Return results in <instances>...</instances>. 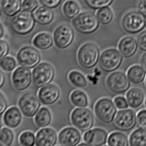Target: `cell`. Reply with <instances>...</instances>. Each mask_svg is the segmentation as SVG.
I'll return each mask as SVG.
<instances>
[{
	"mask_svg": "<svg viewBox=\"0 0 146 146\" xmlns=\"http://www.w3.org/2000/svg\"><path fill=\"white\" fill-rule=\"evenodd\" d=\"M99 48L94 43H85L79 48L77 59L79 65L84 69H91L94 67L100 59Z\"/></svg>",
	"mask_w": 146,
	"mask_h": 146,
	"instance_id": "1",
	"label": "cell"
},
{
	"mask_svg": "<svg viewBox=\"0 0 146 146\" xmlns=\"http://www.w3.org/2000/svg\"><path fill=\"white\" fill-rule=\"evenodd\" d=\"M35 21L32 13L24 10L18 13L12 19L11 28L18 35H27L34 29Z\"/></svg>",
	"mask_w": 146,
	"mask_h": 146,
	"instance_id": "2",
	"label": "cell"
},
{
	"mask_svg": "<svg viewBox=\"0 0 146 146\" xmlns=\"http://www.w3.org/2000/svg\"><path fill=\"white\" fill-rule=\"evenodd\" d=\"M73 27L80 33L89 34L94 32L98 28L99 21L97 17L90 12L80 13L72 21Z\"/></svg>",
	"mask_w": 146,
	"mask_h": 146,
	"instance_id": "3",
	"label": "cell"
},
{
	"mask_svg": "<svg viewBox=\"0 0 146 146\" xmlns=\"http://www.w3.org/2000/svg\"><path fill=\"white\" fill-rule=\"evenodd\" d=\"M116 107L111 100L107 98H102L96 103L95 114L102 123H110L115 118L117 113Z\"/></svg>",
	"mask_w": 146,
	"mask_h": 146,
	"instance_id": "4",
	"label": "cell"
},
{
	"mask_svg": "<svg viewBox=\"0 0 146 146\" xmlns=\"http://www.w3.org/2000/svg\"><path fill=\"white\" fill-rule=\"evenodd\" d=\"M33 84L37 88L51 83L55 76V70L49 63L42 62L37 65L32 73Z\"/></svg>",
	"mask_w": 146,
	"mask_h": 146,
	"instance_id": "5",
	"label": "cell"
},
{
	"mask_svg": "<svg viewBox=\"0 0 146 146\" xmlns=\"http://www.w3.org/2000/svg\"><path fill=\"white\" fill-rule=\"evenodd\" d=\"M71 120L76 128L82 131H86L90 129L94 125V115L89 109L79 108L72 111Z\"/></svg>",
	"mask_w": 146,
	"mask_h": 146,
	"instance_id": "6",
	"label": "cell"
},
{
	"mask_svg": "<svg viewBox=\"0 0 146 146\" xmlns=\"http://www.w3.org/2000/svg\"><path fill=\"white\" fill-rule=\"evenodd\" d=\"M122 56L116 49L110 48L105 50L102 53L99 59L101 68L107 72L116 70L122 63Z\"/></svg>",
	"mask_w": 146,
	"mask_h": 146,
	"instance_id": "7",
	"label": "cell"
},
{
	"mask_svg": "<svg viewBox=\"0 0 146 146\" xmlns=\"http://www.w3.org/2000/svg\"><path fill=\"white\" fill-rule=\"evenodd\" d=\"M130 81L121 72H115L109 75L106 80V85L109 91L116 94L126 92L130 87Z\"/></svg>",
	"mask_w": 146,
	"mask_h": 146,
	"instance_id": "8",
	"label": "cell"
},
{
	"mask_svg": "<svg viewBox=\"0 0 146 146\" xmlns=\"http://www.w3.org/2000/svg\"><path fill=\"white\" fill-rule=\"evenodd\" d=\"M17 58L20 65L28 69H32L36 66L41 58L39 51L30 46H26L20 49Z\"/></svg>",
	"mask_w": 146,
	"mask_h": 146,
	"instance_id": "9",
	"label": "cell"
},
{
	"mask_svg": "<svg viewBox=\"0 0 146 146\" xmlns=\"http://www.w3.org/2000/svg\"><path fill=\"white\" fill-rule=\"evenodd\" d=\"M135 113L130 109H124L119 111L113 120V126L115 129L121 131H130L136 124Z\"/></svg>",
	"mask_w": 146,
	"mask_h": 146,
	"instance_id": "10",
	"label": "cell"
},
{
	"mask_svg": "<svg viewBox=\"0 0 146 146\" xmlns=\"http://www.w3.org/2000/svg\"><path fill=\"white\" fill-rule=\"evenodd\" d=\"M40 100L35 94L26 93L19 99L18 105L23 114L25 117H34L40 107Z\"/></svg>",
	"mask_w": 146,
	"mask_h": 146,
	"instance_id": "11",
	"label": "cell"
},
{
	"mask_svg": "<svg viewBox=\"0 0 146 146\" xmlns=\"http://www.w3.org/2000/svg\"><path fill=\"white\" fill-rule=\"evenodd\" d=\"M145 17L140 12L131 11L126 13L123 18L122 25L125 30L132 34L141 31L146 25Z\"/></svg>",
	"mask_w": 146,
	"mask_h": 146,
	"instance_id": "12",
	"label": "cell"
},
{
	"mask_svg": "<svg viewBox=\"0 0 146 146\" xmlns=\"http://www.w3.org/2000/svg\"><path fill=\"white\" fill-rule=\"evenodd\" d=\"M54 40L55 46L60 49H64L72 43L74 32L71 27L68 25H59L54 32Z\"/></svg>",
	"mask_w": 146,
	"mask_h": 146,
	"instance_id": "13",
	"label": "cell"
},
{
	"mask_svg": "<svg viewBox=\"0 0 146 146\" xmlns=\"http://www.w3.org/2000/svg\"><path fill=\"white\" fill-rule=\"evenodd\" d=\"M32 75L30 70L26 67H19L12 76V82L14 88L19 91L27 89L32 82Z\"/></svg>",
	"mask_w": 146,
	"mask_h": 146,
	"instance_id": "14",
	"label": "cell"
},
{
	"mask_svg": "<svg viewBox=\"0 0 146 146\" xmlns=\"http://www.w3.org/2000/svg\"><path fill=\"white\" fill-rule=\"evenodd\" d=\"M60 96V91L56 85L48 84L42 87L38 92V97L42 104L49 106L54 104Z\"/></svg>",
	"mask_w": 146,
	"mask_h": 146,
	"instance_id": "15",
	"label": "cell"
},
{
	"mask_svg": "<svg viewBox=\"0 0 146 146\" xmlns=\"http://www.w3.org/2000/svg\"><path fill=\"white\" fill-rule=\"evenodd\" d=\"M108 137L107 132L105 130L96 128L89 130L85 132L83 139L88 145L100 146L106 143Z\"/></svg>",
	"mask_w": 146,
	"mask_h": 146,
	"instance_id": "16",
	"label": "cell"
},
{
	"mask_svg": "<svg viewBox=\"0 0 146 146\" xmlns=\"http://www.w3.org/2000/svg\"><path fill=\"white\" fill-rule=\"evenodd\" d=\"M58 139L59 143L62 146H76L81 141V135L76 128L66 127L59 132Z\"/></svg>",
	"mask_w": 146,
	"mask_h": 146,
	"instance_id": "17",
	"label": "cell"
},
{
	"mask_svg": "<svg viewBox=\"0 0 146 146\" xmlns=\"http://www.w3.org/2000/svg\"><path fill=\"white\" fill-rule=\"evenodd\" d=\"M35 137V145L38 146H54L58 140L56 131L50 128L41 129L36 133Z\"/></svg>",
	"mask_w": 146,
	"mask_h": 146,
	"instance_id": "18",
	"label": "cell"
},
{
	"mask_svg": "<svg viewBox=\"0 0 146 146\" xmlns=\"http://www.w3.org/2000/svg\"><path fill=\"white\" fill-rule=\"evenodd\" d=\"M22 115L18 108L12 107L8 108L4 113L3 121L7 127L11 129L17 128L21 123Z\"/></svg>",
	"mask_w": 146,
	"mask_h": 146,
	"instance_id": "19",
	"label": "cell"
},
{
	"mask_svg": "<svg viewBox=\"0 0 146 146\" xmlns=\"http://www.w3.org/2000/svg\"><path fill=\"white\" fill-rule=\"evenodd\" d=\"M137 45L136 41L133 37L131 36L124 37L119 44V52L124 58H130L136 52Z\"/></svg>",
	"mask_w": 146,
	"mask_h": 146,
	"instance_id": "20",
	"label": "cell"
},
{
	"mask_svg": "<svg viewBox=\"0 0 146 146\" xmlns=\"http://www.w3.org/2000/svg\"><path fill=\"white\" fill-rule=\"evenodd\" d=\"M126 98L128 105L130 107L137 108L143 103L144 100V93L139 88H132L127 92Z\"/></svg>",
	"mask_w": 146,
	"mask_h": 146,
	"instance_id": "21",
	"label": "cell"
},
{
	"mask_svg": "<svg viewBox=\"0 0 146 146\" xmlns=\"http://www.w3.org/2000/svg\"><path fill=\"white\" fill-rule=\"evenodd\" d=\"M33 16L37 23L42 25H46L52 21L54 14L50 8L46 6H41L35 10Z\"/></svg>",
	"mask_w": 146,
	"mask_h": 146,
	"instance_id": "22",
	"label": "cell"
},
{
	"mask_svg": "<svg viewBox=\"0 0 146 146\" xmlns=\"http://www.w3.org/2000/svg\"><path fill=\"white\" fill-rule=\"evenodd\" d=\"M21 0H2L1 10L3 13L8 16L13 17L18 13L21 8Z\"/></svg>",
	"mask_w": 146,
	"mask_h": 146,
	"instance_id": "23",
	"label": "cell"
},
{
	"mask_svg": "<svg viewBox=\"0 0 146 146\" xmlns=\"http://www.w3.org/2000/svg\"><path fill=\"white\" fill-rule=\"evenodd\" d=\"M34 46L41 50H46L51 47L52 45L53 40L52 36L46 32L37 34L33 39Z\"/></svg>",
	"mask_w": 146,
	"mask_h": 146,
	"instance_id": "24",
	"label": "cell"
},
{
	"mask_svg": "<svg viewBox=\"0 0 146 146\" xmlns=\"http://www.w3.org/2000/svg\"><path fill=\"white\" fill-rule=\"evenodd\" d=\"M127 75L131 82L135 84H137L143 82L145 79L146 71L141 66L134 65L129 69Z\"/></svg>",
	"mask_w": 146,
	"mask_h": 146,
	"instance_id": "25",
	"label": "cell"
},
{
	"mask_svg": "<svg viewBox=\"0 0 146 146\" xmlns=\"http://www.w3.org/2000/svg\"><path fill=\"white\" fill-rule=\"evenodd\" d=\"M52 116L49 110L46 107H42L38 111L35 116L36 124L40 128L48 126L52 121Z\"/></svg>",
	"mask_w": 146,
	"mask_h": 146,
	"instance_id": "26",
	"label": "cell"
},
{
	"mask_svg": "<svg viewBox=\"0 0 146 146\" xmlns=\"http://www.w3.org/2000/svg\"><path fill=\"white\" fill-rule=\"evenodd\" d=\"M129 145L132 146H146V128L135 130L129 138Z\"/></svg>",
	"mask_w": 146,
	"mask_h": 146,
	"instance_id": "27",
	"label": "cell"
},
{
	"mask_svg": "<svg viewBox=\"0 0 146 146\" xmlns=\"http://www.w3.org/2000/svg\"><path fill=\"white\" fill-rule=\"evenodd\" d=\"M72 104L79 108H85L88 105V100L85 93L82 90H74L70 96Z\"/></svg>",
	"mask_w": 146,
	"mask_h": 146,
	"instance_id": "28",
	"label": "cell"
},
{
	"mask_svg": "<svg viewBox=\"0 0 146 146\" xmlns=\"http://www.w3.org/2000/svg\"><path fill=\"white\" fill-rule=\"evenodd\" d=\"M108 144L111 146H127L128 137L123 133L114 132L110 134L108 139Z\"/></svg>",
	"mask_w": 146,
	"mask_h": 146,
	"instance_id": "29",
	"label": "cell"
},
{
	"mask_svg": "<svg viewBox=\"0 0 146 146\" xmlns=\"http://www.w3.org/2000/svg\"><path fill=\"white\" fill-rule=\"evenodd\" d=\"M62 10L66 17L72 19L79 13L80 8L76 1L74 0H67L64 3Z\"/></svg>",
	"mask_w": 146,
	"mask_h": 146,
	"instance_id": "30",
	"label": "cell"
},
{
	"mask_svg": "<svg viewBox=\"0 0 146 146\" xmlns=\"http://www.w3.org/2000/svg\"><path fill=\"white\" fill-rule=\"evenodd\" d=\"M68 78L71 83L76 87L83 88L87 85V81L85 76L77 71H72L69 73Z\"/></svg>",
	"mask_w": 146,
	"mask_h": 146,
	"instance_id": "31",
	"label": "cell"
},
{
	"mask_svg": "<svg viewBox=\"0 0 146 146\" xmlns=\"http://www.w3.org/2000/svg\"><path fill=\"white\" fill-rule=\"evenodd\" d=\"M96 16L100 23L106 25L109 23L111 21L113 14L111 9L106 7L100 8L97 12Z\"/></svg>",
	"mask_w": 146,
	"mask_h": 146,
	"instance_id": "32",
	"label": "cell"
},
{
	"mask_svg": "<svg viewBox=\"0 0 146 146\" xmlns=\"http://www.w3.org/2000/svg\"><path fill=\"white\" fill-rule=\"evenodd\" d=\"M14 134L11 129L7 127L1 128L0 134V141L5 146H11L14 140Z\"/></svg>",
	"mask_w": 146,
	"mask_h": 146,
	"instance_id": "33",
	"label": "cell"
},
{
	"mask_svg": "<svg viewBox=\"0 0 146 146\" xmlns=\"http://www.w3.org/2000/svg\"><path fill=\"white\" fill-rule=\"evenodd\" d=\"M36 137L32 132L24 131L20 135L19 141L20 144L24 146H33L35 143Z\"/></svg>",
	"mask_w": 146,
	"mask_h": 146,
	"instance_id": "34",
	"label": "cell"
},
{
	"mask_svg": "<svg viewBox=\"0 0 146 146\" xmlns=\"http://www.w3.org/2000/svg\"><path fill=\"white\" fill-rule=\"evenodd\" d=\"M0 65L3 70L10 72L13 71L16 68L17 62L13 57L6 56L1 59Z\"/></svg>",
	"mask_w": 146,
	"mask_h": 146,
	"instance_id": "35",
	"label": "cell"
},
{
	"mask_svg": "<svg viewBox=\"0 0 146 146\" xmlns=\"http://www.w3.org/2000/svg\"><path fill=\"white\" fill-rule=\"evenodd\" d=\"M85 4L90 8L100 9L111 5L113 0H84Z\"/></svg>",
	"mask_w": 146,
	"mask_h": 146,
	"instance_id": "36",
	"label": "cell"
},
{
	"mask_svg": "<svg viewBox=\"0 0 146 146\" xmlns=\"http://www.w3.org/2000/svg\"><path fill=\"white\" fill-rule=\"evenodd\" d=\"M38 5L37 0H23L22 8L24 11L32 12L35 11Z\"/></svg>",
	"mask_w": 146,
	"mask_h": 146,
	"instance_id": "37",
	"label": "cell"
},
{
	"mask_svg": "<svg viewBox=\"0 0 146 146\" xmlns=\"http://www.w3.org/2000/svg\"><path fill=\"white\" fill-rule=\"evenodd\" d=\"M137 123L140 128H146V110H142L138 112L137 116Z\"/></svg>",
	"mask_w": 146,
	"mask_h": 146,
	"instance_id": "38",
	"label": "cell"
},
{
	"mask_svg": "<svg viewBox=\"0 0 146 146\" xmlns=\"http://www.w3.org/2000/svg\"><path fill=\"white\" fill-rule=\"evenodd\" d=\"M113 102L116 107L118 109H126L128 107L127 100L123 96H118L115 97Z\"/></svg>",
	"mask_w": 146,
	"mask_h": 146,
	"instance_id": "39",
	"label": "cell"
},
{
	"mask_svg": "<svg viewBox=\"0 0 146 146\" xmlns=\"http://www.w3.org/2000/svg\"><path fill=\"white\" fill-rule=\"evenodd\" d=\"M137 43L141 49L146 51V31L139 35L137 37Z\"/></svg>",
	"mask_w": 146,
	"mask_h": 146,
	"instance_id": "40",
	"label": "cell"
},
{
	"mask_svg": "<svg viewBox=\"0 0 146 146\" xmlns=\"http://www.w3.org/2000/svg\"><path fill=\"white\" fill-rule=\"evenodd\" d=\"M41 3L44 6L50 8L57 7L60 4L61 0H40Z\"/></svg>",
	"mask_w": 146,
	"mask_h": 146,
	"instance_id": "41",
	"label": "cell"
},
{
	"mask_svg": "<svg viewBox=\"0 0 146 146\" xmlns=\"http://www.w3.org/2000/svg\"><path fill=\"white\" fill-rule=\"evenodd\" d=\"M1 59L5 57L9 52V47L8 44L5 41L1 40Z\"/></svg>",
	"mask_w": 146,
	"mask_h": 146,
	"instance_id": "42",
	"label": "cell"
},
{
	"mask_svg": "<svg viewBox=\"0 0 146 146\" xmlns=\"http://www.w3.org/2000/svg\"><path fill=\"white\" fill-rule=\"evenodd\" d=\"M0 100H1L0 113H1V115H2L7 108V102L5 97L1 92L0 95Z\"/></svg>",
	"mask_w": 146,
	"mask_h": 146,
	"instance_id": "43",
	"label": "cell"
},
{
	"mask_svg": "<svg viewBox=\"0 0 146 146\" xmlns=\"http://www.w3.org/2000/svg\"><path fill=\"white\" fill-rule=\"evenodd\" d=\"M137 7L139 12L146 18V0H140Z\"/></svg>",
	"mask_w": 146,
	"mask_h": 146,
	"instance_id": "44",
	"label": "cell"
},
{
	"mask_svg": "<svg viewBox=\"0 0 146 146\" xmlns=\"http://www.w3.org/2000/svg\"><path fill=\"white\" fill-rule=\"evenodd\" d=\"M140 64L146 72V52L143 54L141 57L140 59Z\"/></svg>",
	"mask_w": 146,
	"mask_h": 146,
	"instance_id": "45",
	"label": "cell"
},
{
	"mask_svg": "<svg viewBox=\"0 0 146 146\" xmlns=\"http://www.w3.org/2000/svg\"><path fill=\"white\" fill-rule=\"evenodd\" d=\"M5 82V77L4 74L2 73V72H1V83H0V86L1 88H2V86L4 85Z\"/></svg>",
	"mask_w": 146,
	"mask_h": 146,
	"instance_id": "46",
	"label": "cell"
},
{
	"mask_svg": "<svg viewBox=\"0 0 146 146\" xmlns=\"http://www.w3.org/2000/svg\"><path fill=\"white\" fill-rule=\"evenodd\" d=\"M3 35H4V29L2 25L1 24L0 26V36L1 38L3 36Z\"/></svg>",
	"mask_w": 146,
	"mask_h": 146,
	"instance_id": "47",
	"label": "cell"
},
{
	"mask_svg": "<svg viewBox=\"0 0 146 146\" xmlns=\"http://www.w3.org/2000/svg\"><path fill=\"white\" fill-rule=\"evenodd\" d=\"M78 145H86V146H87V143H81V144H78Z\"/></svg>",
	"mask_w": 146,
	"mask_h": 146,
	"instance_id": "48",
	"label": "cell"
},
{
	"mask_svg": "<svg viewBox=\"0 0 146 146\" xmlns=\"http://www.w3.org/2000/svg\"><path fill=\"white\" fill-rule=\"evenodd\" d=\"M144 104H145V107L146 108V98L145 99V102H144Z\"/></svg>",
	"mask_w": 146,
	"mask_h": 146,
	"instance_id": "49",
	"label": "cell"
},
{
	"mask_svg": "<svg viewBox=\"0 0 146 146\" xmlns=\"http://www.w3.org/2000/svg\"><path fill=\"white\" fill-rule=\"evenodd\" d=\"M145 84H146V79H145Z\"/></svg>",
	"mask_w": 146,
	"mask_h": 146,
	"instance_id": "50",
	"label": "cell"
}]
</instances>
